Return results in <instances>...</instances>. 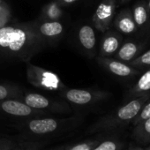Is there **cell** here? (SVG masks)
<instances>
[{"label":"cell","instance_id":"obj_1","mask_svg":"<svg viewBox=\"0 0 150 150\" xmlns=\"http://www.w3.org/2000/svg\"><path fill=\"white\" fill-rule=\"evenodd\" d=\"M47 44L37 33L33 21L8 22L0 28V60L29 62Z\"/></svg>","mask_w":150,"mask_h":150},{"label":"cell","instance_id":"obj_2","mask_svg":"<svg viewBox=\"0 0 150 150\" xmlns=\"http://www.w3.org/2000/svg\"><path fill=\"white\" fill-rule=\"evenodd\" d=\"M84 120V115L75 114L68 117L51 116L26 118L16 127L22 140H43L71 132L78 128Z\"/></svg>","mask_w":150,"mask_h":150},{"label":"cell","instance_id":"obj_3","mask_svg":"<svg viewBox=\"0 0 150 150\" xmlns=\"http://www.w3.org/2000/svg\"><path fill=\"white\" fill-rule=\"evenodd\" d=\"M150 98V93L130 99L112 112L100 117L88 130V133L115 132L132 124L143 104Z\"/></svg>","mask_w":150,"mask_h":150},{"label":"cell","instance_id":"obj_4","mask_svg":"<svg viewBox=\"0 0 150 150\" xmlns=\"http://www.w3.org/2000/svg\"><path fill=\"white\" fill-rule=\"evenodd\" d=\"M26 67L28 81L34 87L54 92H61L66 88L55 72L36 66L30 62H26Z\"/></svg>","mask_w":150,"mask_h":150},{"label":"cell","instance_id":"obj_5","mask_svg":"<svg viewBox=\"0 0 150 150\" xmlns=\"http://www.w3.org/2000/svg\"><path fill=\"white\" fill-rule=\"evenodd\" d=\"M60 96L70 105L87 108L103 102L111 96V93L96 89H77L67 88L59 92Z\"/></svg>","mask_w":150,"mask_h":150},{"label":"cell","instance_id":"obj_6","mask_svg":"<svg viewBox=\"0 0 150 150\" xmlns=\"http://www.w3.org/2000/svg\"><path fill=\"white\" fill-rule=\"evenodd\" d=\"M21 101L33 109L48 112L50 115L70 114L71 112V105L64 99H53L37 93L23 94Z\"/></svg>","mask_w":150,"mask_h":150},{"label":"cell","instance_id":"obj_7","mask_svg":"<svg viewBox=\"0 0 150 150\" xmlns=\"http://www.w3.org/2000/svg\"><path fill=\"white\" fill-rule=\"evenodd\" d=\"M51 116L48 112L35 110L19 99H6L0 101V117L31 118Z\"/></svg>","mask_w":150,"mask_h":150},{"label":"cell","instance_id":"obj_8","mask_svg":"<svg viewBox=\"0 0 150 150\" xmlns=\"http://www.w3.org/2000/svg\"><path fill=\"white\" fill-rule=\"evenodd\" d=\"M116 9V0H102L97 6L92 18L95 28L103 33L110 30L115 18Z\"/></svg>","mask_w":150,"mask_h":150},{"label":"cell","instance_id":"obj_9","mask_svg":"<svg viewBox=\"0 0 150 150\" xmlns=\"http://www.w3.org/2000/svg\"><path fill=\"white\" fill-rule=\"evenodd\" d=\"M96 60L102 67L117 77L128 78L140 73L139 69L132 67L128 63L117 60L114 57H104L99 56Z\"/></svg>","mask_w":150,"mask_h":150},{"label":"cell","instance_id":"obj_10","mask_svg":"<svg viewBox=\"0 0 150 150\" xmlns=\"http://www.w3.org/2000/svg\"><path fill=\"white\" fill-rule=\"evenodd\" d=\"M33 23L37 33L48 43L57 41L64 33V27L59 21H49L40 18L33 21Z\"/></svg>","mask_w":150,"mask_h":150},{"label":"cell","instance_id":"obj_11","mask_svg":"<svg viewBox=\"0 0 150 150\" xmlns=\"http://www.w3.org/2000/svg\"><path fill=\"white\" fill-rule=\"evenodd\" d=\"M78 41L81 49L89 57H95L96 53V36L95 29L88 24L82 25L78 31Z\"/></svg>","mask_w":150,"mask_h":150},{"label":"cell","instance_id":"obj_12","mask_svg":"<svg viewBox=\"0 0 150 150\" xmlns=\"http://www.w3.org/2000/svg\"><path fill=\"white\" fill-rule=\"evenodd\" d=\"M104 33L101 41L99 54L100 57H111L122 44V35L117 31L108 30Z\"/></svg>","mask_w":150,"mask_h":150},{"label":"cell","instance_id":"obj_13","mask_svg":"<svg viewBox=\"0 0 150 150\" xmlns=\"http://www.w3.org/2000/svg\"><path fill=\"white\" fill-rule=\"evenodd\" d=\"M113 25L116 31L123 35L133 34L138 29L131 9H124L116 15L113 21Z\"/></svg>","mask_w":150,"mask_h":150},{"label":"cell","instance_id":"obj_14","mask_svg":"<svg viewBox=\"0 0 150 150\" xmlns=\"http://www.w3.org/2000/svg\"><path fill=\"white\" fill-rule=\"evenodd\" d=\"M144 45L145 43L142 42H137L132 41L125 42V43L120 45L119 49L115 53L113 57L117 60L129 63L141 53Z\"/></svg>","mask_w":150,"mask_h":150},{"label":"cell","instance_id":"obj_15","mask_svg":"<svg viewBox=\"0 0 150 150\" xmlns=\"http://www.w3.org/2000/svg\"><path fill=\"white\" fill-rule=\"evenodd\" d=\"M150 93V67L144 71L134 85L128 90V97L130 99L135 98Z\"/></svg>","mask_w":150,"mask_h":150},{"label":"cell","instance_id":"obj_16","mask_svg":"<svg viewBox=\"0 0 150 150\" xmlns=\"http://www.w3.org/2000/svg\"><path fill=\"white\" fill-rule=\"evenodd\" d=\"M132 133V139L140 145L150 143V117L133 125Z\"/></svg>","mask_w":150,"mask_h":150},{"label":"cell","instance_id":"obj_17","mask_svg":"<svg viewBox=\"0 0 150 150\" xmlns=\"http://www.w3.org/2000/svg\"><path fill=\"white\" fill-rule=\"evenodd\" d=\"M132 13L138 28H145L148 24L150 20V10L146 3L143 1L136 3L132 7Z\"/></svg>","mask_w":150,"mask_h":150},{"label":"cell","instance_id":"obj_18","mask_svg":"<svg viewBox=\"0 0 150 150\" xmlns=\"http://www.w3.org/2000/svg\"><path fill=\"white\" fill-rule=\"evenodd\" d=\"M63 14L64 12L62 6L56 0H54L42 7L40 18L49 21H58L60 18H62Z\"/></svg>","mask_w":150,"mask_h":150},{"label":"cell","instance_id":"obj_19","mask_svg":"<svg viewBox=\"0 0 150 150\" xmlns=\"http://www.w3.org/2000/svg\"><path fill=\"white\" fill-rule=\"evenodd\" d=\"M23 91L16 85L1 83L0 84V101L6 99H19L21 100Z\"/></svg>","mask_w":150,"mask_h":150},{"label":"cell","instance_id":"obj_20","mask_svg":"<svg viewBox=\"0 0 150 150\" xmlns=\"http://www.w3.org/2000/svg\"><path fill=\"white\" fill-rule=\"evenodd\" d=\"M125 146V143L118 138H110L102 139L92 150H121Z\"/></svg>","mask_w":150,"mask_h":150},{"label":"cell","instance_id":"obj_21","mask_svg":"<svg viewBox=\"0 0 150 150\" xmlns=\"http://www.w3.org/2000/svg\"><path fill=\"white\" fill-rule=\"evenodd\" d=\"M46 145L43 140H22L19 144L9 150H40Z\"/></svg>","mask_w":150,"mask_h":150},{"label":"cell","instance_id":"obj_22","mask_svg":"<svg viewBox=\"0 0 150 150\" xmlns=\"http://www.w3.org/2000/svg\"><path fill=\"white\" fill-rule=\"evenodd\" d=\"M102 139H89L80 141L72 146H67L64 150H92Z\"/></svg>","mask_w":150,"mask_h":150},{"label":"cell","instance_id":"obj_23","mask_svg":"<svg viewBox=\"0 0 150 150\" xmlns=\"http://www.w3.org/2000/svg\"><path fill=\"white\" fill-rule=\"evenodd\" d=\"M128 64L137 69L150 67V50H148L147 51L142 54H139L138 57H136L133 60H132Z\"/></svg>","mask_w":150,"mask_h":150},{"label":"cell","instance_id":"obj_24","mask_svg":"<svg viewBox=\"0 0 150 150\" xmlns=\"http://www.w3.org/2000/svg\"><path fill=\"white\" fill-rule=\"evenodd\" d=\"M149 117H150V98L143 104L140 110L139 111L137 116L132 120V125H135L139 124V122H141L146 118H149Z\"/></svg>","mask_w":150,"mask_h":150},{"label":"cell","instance_id":"obj_25","mask_svg":"<svg viewBox=\"0 0 150 150\" xmlns=\"http://www.w3.org/2000/svg\"><path fill=\"white\" fill-rule=\"evenodd\" d=\"M20 140H15L8 137H4L0 135V150H9L16 146L19 144Z\"/></svg>","mask_w":150,"mask_h":150},{"label":"cell","instance_id":"obj_26","mask_svg":"<svg viewBox=\"0 0 150 150\" xmlns=\"http://www.w3.org/2000/svg\"><path fill=\"white\" fill-rule=\"evenodd\" d=\"M10 18L11 12L8 5L5 1H0V19L9 22Z\"/></svg>","mask_w":150,"mask_h":150},{"label":"cell","instance_id":"obj_27","mask_svg":"<svg viewBox=\"0 0 150 150\" xmlns=\"http://www.w3.org/2000/svg\"><path fill=\"white\" fill-rule=\"evenodd\" d=\"M56 1L63 7V6H70L73 3H75L78 0H56Z\"/></svg>","mask_w":150,"mask_h":150},{"label":"cell","instance_id":"obj_28","mask_svg":"<svg viewBox=\"0 0 150 150\" xmlns=\"http://www.w3.org/2000/svg\"><path fill=\"white\" fill-rule=\"evenodd\" d=\"M68 145H61V146H55L51 149H49V150H64L66 148Z\"/></svg>","mask_w":150,"mask_h":150},{"label":"cell","instance_id":"obj_29","mask_svg":"<svg viewBox=\"0 0 150 150\" xmlns=\"http://www.w3.org/2000/svg\"><path fill=\"white\" fill-rule=\"evenodd\" d=\"M126 150H144V147H141V146H129Z\"/></svg>","mask_w":150,"mask_h":150},{"label":"cell","instance_id":"obj_30","mask_svg":"<svg viewBox=\"0 0 150 150\" xmlns=\"http://www.w3.org/2000/svg\"><path fill=\"white\" fill-rule=\"evenodd\" d=\"M129 0H119V2L121 3V4H124V3H126V2H128Z\"/></svg>","mask_w":150,"mask_h":150},{"label":"cell","instance_id":"obj_31","mask_svg":"<svg viewBox=\"0 0 150 150\" xmlns=\"http://www.w3.org/2000/svg\"><path fill=\"white\" fill-rule=\"evenodd\" d=\"M144 150H150V146H148L146 148H144Z\"/></svg>","mask_w":150,"mask_h":150},{"label":"cell","instance_id":"obj_32","mask_svg":"<svg viewBox=\"0 0 150 150\" xmlns=\"http://www.w3.org/2000/svg\"><path fill=\"white\" fill-rule=\"evenodd\" d=\"M0 1H4V0H0Z\"/></svg>","mask_w":150,"mask_h":150},{"label":"cell","instance_id":"obj_33","mask_svg":"<svg viewBox=\"0 0 150 150\" xmlns=\"http://www.w3.org/2000/svg\"><path fill=\"white\" fill-rule=\"evenodd\" d=\"M149 1H150V0H149Z\"/></svg>","mask_w":150,"mask_h":150}]
</instances>
